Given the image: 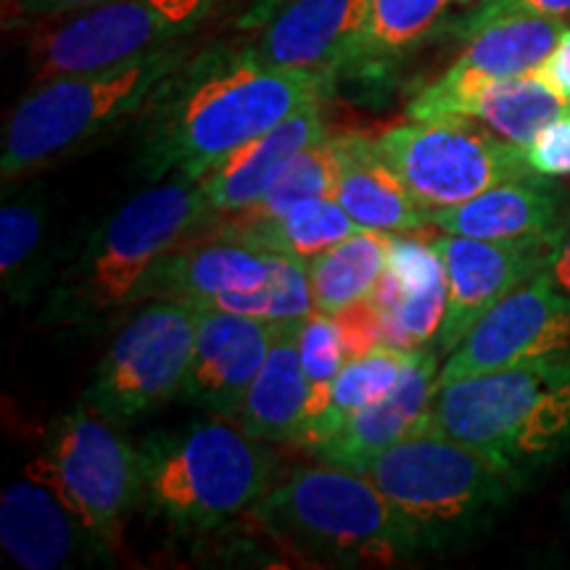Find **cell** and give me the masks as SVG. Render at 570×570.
Returning <instances> with one entry per match:
<instances>
[{"mask_svg":"<svg viewBox=\"0 0 570 570\" xmlns=\"http://www.w3.org/2000/svg\"><path fill=\"white\" fill-rule=\"evenodd\" d=\"M336 80L269 69L246 46L194 51L140 111L135 173L142 180H202L219 161L309 104L331 98Z\"/></svg>","mask_w":570,"mask_h":570,"instance_id":"1","label":"cell"},{"mask_svg":"<svg viewBox=\"0 0 570 570\" xmlns=\"http://www.w3.org/2000/svg\"><path fill=\"white\" fill-rule=\"evenodd\" d=\"M214 219L202 180L167 177L114 209L56 277L40 323L82 327L135 304L151 267Z\"/></svg>","mask_w":570,"mask_h":570,"instance_id":"2","label":"cell"},{"mask_svg":"<svg viewBox=\"0 0 570 570\" xmlns=\"http://www.w3.org/2000/svg\"><path fill=\"white\" fill-rule=\"evenodd\" d=\"M138 508L180 537H206L252 515L275 487L265 441L230 417L194 420L142 439Z\"/></svg>","mask_w":570,"mask_h":570,"instance_id":"3","label":"cell"},{"mask_svg":"<svg viewBox=\"0 0 570 570\" xmlns=\"http://www.w3.org/2000/svg\"><path fill=\"white\" fill-rule=\"evenodd\" d=\"M428 425L475 449L523 489L570 454V360L446 383Z\"/></svg>","mask_w":570,"mask_h":570,"instance_id":"4","label":"cell"},{"mask_svg":"<svg viewBox=\"0 0 570 570\" xmlns=\"http://www.w3.org/2000/svg\"><path fill=\"white\" fill-rule=\"evenodd\" d=\"M412 552H444L479 539L518 497L483 454L425 425L365 468Z\"/></svg>","mask_w":570,"mask_h":570,"instance_id":"5","label":"cell"},{"mask_svg":"<svg viewBox=\"0 0 570 570\" xmlns=\"http://www.w3.org/2000/svg\"><path fill=\"white\" fill-rule=\"evenodd\" d=\"M194 53L190 42L161 48L109 69L77 71L38 82L11 111L3 130L0 175L19 180L138 117L156 88Z\"/></svg>","mask_w":570,"mask_h":570,"instance_id":"6","label":"cell"},{"mask_svg":"<svg viewBox=\"0 0 570 570\" xmlns=\"http://www.w3.org/2000/svg\"><path fill=\"white\" fill-rule=\"evenodd\" d=\"M252 515L291 550L323 566L389 568L415 558L386 497L360 470H298L277 481Z\"/></svg>","mask_w":570,"mask_h":570,"instance_id":"7","label":"cell"},{"mask_svg":"<svg viewBox=\"0 0 570 570\" xmlns=\"http://www.w3.org/2000/svg\"><path fill=\"white\" fill-rule=\"evenodd\" d=\"M127 320L98 362L82 404L127 428L180 399L194 360L198 306L175 298H154Z\"/></svg>","mask_w":570,"mask_h":570,"instance_id":"8","label":"cell"},{"mask_svg":"<svg viewBox=\"0 0 570 570\" xmlns=\"http://www.w3.org/2000/svg\"><path fill=\"white\" fill-rule=\"evenodd\" d=\"M27 475L46 483L106 544L138 508L140 454L117 425L80 402L53 425Z\"/></svg>","mask_w":570,"mask_h":570,"instance_id":"9","label":"cell"},{"mask_svg":"<svg viewBox=\"0 0 570 570\" xmlns=\"http://www.w3.org/2000/svg\"><path fill=\"white\" fill-rule=\"evenodd\" d=\"M217 9L219 0H106L75 11L35 42V77L119 67L188 42Z\"/></svg>","mask_w":570,"mask_h":570,"instance_id":"10","label":"cell"},{"mask_svg":"<svg viewBox=\"0 0 570 570\" xmlns=\"http://www.w3.org/2000/svg\"><path fill=\"white\" fill-rule=\"evenodd\" d=\"M375 148L415 202L431 212L470 202L494 185L537 175L525 148L491 130H479L468 119L391 127L377 135Z\"/></svg>","mask_w":570,"mask_h":570,"instance_id":"11","label":"cell"},{"mask_svg":"<svg viewBox=\"0 0 570 570\" xmlns=\"http://www.w3.org/2000/svg\"><path fill=\"white\" fill-rule=\"evenodd\" d=\"M570 360V296L541 269L504 296L439 370V389L460 377Z\"/></svg>","mask_w":570,"mask_h":570,"instance_id":"12","label":"cell"},{"mask_svg":"<svg viewBox=\"0 0 570 570\" xmlns=\"http://www.w3.org/2000/svg\"><path fill=\"white\" fill-rule=\"evenodd\" d=\"M566 27V19L552 17H515L483 27L470 35L458 61L412 98L407 117L412 122H460L470 101L491 82L537 69Z\"/></svg>","mask_w":570,"mask_h":570,"instance_id":"13","label":"cell"},{"mask_svg":"<svg viewBox=\"0 0 570 570\" xmlns=\"http://www.w3.org/2000/svg\"><path fill=\"white\" fill-rule=\"evenodd\" d=\"M446 273V315L433 348L449 356L487 312L547 265L552 246L494 244L441 233L433 238Z\"/></svg>","mask_w":570,"mask_h":570,"instance_id":"14","label":"cell"},{"mask_svg":"<svg viewBox=\"0 0 570 570\" xmlns=\"http://www.w3.org/2000/svg\"><path fill=\"white\" fill-rule=\"evenodd\" d=\"M370 0H288L267 17L244 46L269 69L309 71L341 80L365 30Z\"/></svg>","mask_w":570,"mask_h":570,"instance_id":"15","label":"cell"},{"mask_svg":"<svg viewBox=\"0 0 570 570\" xmlns=\"http://www.w3.org/2000/svg\"><path fill=\"white\" fill-rule=\"evenodd\" d=\"M281 325L233 312L198 309L196 346L180 399L217 417H235L265 365Z\"/></svg>","mask_w":570,"mask_h":570,"instance_id":"16","label":"cell"},{"mask_svg":"<svg viewBox=\"0 0 570 570\" xmlns=\"http://www.w3.org/2000/svg\"><path fill=\"white\" fill-rule=\"evenodd\" d=\"M0 544L27 570L75 568L109 554V544L92 533L53 489L30 475L3 489Z\"/></svg>","mask_w":570,"mask_h":570,"instance_id":"17","label":"cell"},{"mask_svg":"<svg viewBox=\"0 0 570 570\" xmlns=\"http://www.w3.org/2000/svg\"><path fill=\"white\" fill-rule=\"evenodd\" d=\"M568 217L562 188L541 175L518 177L470 202L431 212L439 233L518 246H552Z\"/></svg>","mask_w":570,"mask_h":570,"instance_id":"18","label":"cell"},{"mask_svg":"<svg viewBox=\"0 0 570 570\" xmlns=\"http://www.w3.org/2000/svg\"><path fill=\"white\" fill-rule=\"evenodd\" d=\"M441 354L433 346L420 348L402 381L381 402L370 404L346 420L331 439L315 446V458L323 465L360 470L386 449L417 433L431 415L433 399L439 391Z\"/></svg>","mask_w":570,"mask_h":570,"instance_id":"19","label":"cell"},{"mask_svg":"<svg viewBox=\"0 0 570 570\" xmlns=\"http://www.w3.org/2000/svg\"><path fill=\"white\" fill-rule=\"evenodd\" d=\"M269 275L273 265L267 252L223 235L206 233L202 240L194 235L156 262L135 302L175 298L198 306L214 296L262 288Z\"/></svg>","mask_w":570,"mask_h":570,"instance_id":"20","label":"cell"},{"mask_svg":"<svg viewBox=\"0 0 570 570\" xmlns=\"http://www.w3.org/2000/svg\"><path fill=\"white\" fill-rule=\"evenodd\" d=\"M327 135L323 119V101L309 104L273 130L262 132L259 138L244 142L225 161H219L209 175L202 177V185L209 198L214 217H227L265 194V188L275 180V175L298 151Z\"/></svg>","mask_w":570,"mask_h":570,"instance_id":"21","label":"cell"},{"mask_svg":"<svg viewBox=\"0 0 570 570\" xmlns=\"http://www.w3.org/2000/svg\"><path fill=\"white\" fill-rule=\"evenodd\" d=\"M344 135V169L336 202L360 227L381 233H420L433 227L431 209L420 206L407 185L377 154L375 138L362 132Z\"/></svg>","mask_w":570,"mask_h":570,"instance_id":"22","label":"cell"},{"mask_svg":"<svg viewBox=\"0 0 570 570\" xmlns=\"http://www.w3.org/2000/svg\"><path fill=\"white\" fill-rule=\"evenodd\" d=\"M454 0H370L365 30L341 77L389 82L436 32H444Z\"/></svg>","mask_w":570,"mask_h":570,"instance_id":"23","label":"cell"},{"mask_svg":"<svg viewBox=\"0 0 570 570\" xmlns=\"http://www.w3.org/2000/svg\"><path fill=\"white\" fill-rule=\"evenodd\" d=\"M298 327L302 325H281L265 365L233 417L248 436L265 444L296 441L306 420L309 383L298 356Z\"/></svg>","mask_w":570,"mask_h":570,"instance_id":"24","label":"cell"},{"mask_svg":"<svg viewBox=\"0 0 570 570\" xmlns=\"http://www.w3.org/2000/svg\"><path fill=\"white\" fill-rule=\"evenodd\" d=\"M206 227H209V235H223V238L240 240V244L259 248V252L296 256L304 262L362 230L336 198H309V202L291 206L288 212L256 225Z\"/></svg>","mask_w":570,"mask_h":570,"instance_id":"25","label":"cell"},{"mask_svg":"<svg viewBox=\"0 0 570 570\" xmlns=\"http://www.w3.org/2000/svg\"><path fill=\"white\" fill-rule=\"evenodd\" d=\"M391 233L356 230L327 252L306 259L315 312L338 315L356 302H365L386 273Z\"/></svg>","mask_w":570,"mask_h":570,"instance_id":"26","label":"cell"},{"mask_svg":"<svg viewBox=\"0 0 570 570\" xmlns=\"http://www.w3.org/2000/svg\"><path fill=\"white\" fill-rule=\"evenodd\" d=\"M341 169H344V135L327 132L323 140L312 142L304 151H298L275 180L267 185L265 194L246 209L214 217L209 225L219 227H244L273 219L277 214L288 212L291 206L309 202V198H333L336 196Z\"/></svg>","mask_w":570,"mask_h":570,"instance_id":"27","label":"cell"},{"mask_svg":"<svg viewBox=\"0 0 570 570\" xmlns=\"http://www.w3.org/2000/svg\"><path fill=\"white\" fill-rule=\"evenodd\" d=\"M417 352H402V348L377 346L360 360L346 362L341 370L336 383H333L331 402L323 415L317 420L302 425L294 444L315 449L333 436L348 417L356 415L360 410L370 407V404L381 402L391 389L402 381L404 370L415 360Z\"/></svg>","mask_w":570,"mask_h":570,"instance_id":"28","label":"cell"},{"mask_svg":"<svg viewBox=\"0 0 570 570\" xmlns=\"http://www.w3.org/2000/svg\"><path fill=\"white\" fill-rule=\"evenodd\" d=\"M570 104L554 92L537 71L491 82L465 111L468 122H481L499 138L525 148L544 125L560 117Z\"/></svg>","mask_w":570,"mask_h":570,"instance_id":"29","label":"cell"},{"mask_svg":"<svg viewBox=\"0 0 570 570\" xmlns=\"http://www.w3.org/2000/svg\"><path fill=\"white\" fill-rule=\"evenodd\" d=\"M48 204L42 185H30L6 198L0 209V275L13 304H27L40 283V254L46 246Z\"/></svg>","mask_w":570,"mask_h":570,"instance_id":"30","label":"cell"},{"mask_svg":"<svg viewBox=\"0 0 570 570\" xmlns=\"http://www.w3.org/2000/svg\"><path fill=\"white\" fill-rule=\"evenodd\" d=\"M383 346L420 352L433 346L446 315V277L420 291H399V296L381 309Z\"/></svg>","mask_w":570,"mask_h":570,"instance_id":"31","label":"cell"},{"mask_svg":"<svg viewBox=\"0 0 570 570\" xmlns=\"http://www.w3.org/2000/svg\"><path fill=\"white\" fill-rule=\"evenodd\" d=\"M298 356H302L306 383H309V402H306L304 420V423H309V420H317L325 412L333 394V383H336L338 373L346 365L338 325L333 315L312 312L304 320L302 327H298Z\"/></svg>","mask_w":570,"mask_h":570,"instance_id":"32","label":"cell"},{"mask_svg":"<svg viewBox=\"0 0 570 570\" xmlns=\"http://www.w3.org/2000/svg\"><path fill=\"white\" fill-rule=\"evenodd\" d=\"M515 17H552L568 19L570 17V0H479L473 9L462 11L460 17L449 19L444 32L449 38L468 40L483 27L494 24L502 19Z\"/></svg>","mask_w":570,"mask_h":570,"instance_id":"33","label":"cell"},{"mask_svg":"<svg viewBox=\"0 0 570 570\" xmlns=\"http://www.w3.org/2000/svg\"><path fill=\"white\" fill-rule=\"evenodd\" d=\"M529 167L541 177L560 180L570 175V106L525 146Z\"/></svg>","mask_w":570,"mask_h":570,"instance_id":"34","label":"cell"},{"mask_svg":"<svg viewBox=\"0 0 570 570\" xmlns=\"http://www.w3.org/2000/svg\"><path fill=\"white\" fill-rule=\"evenodd\" d=\"M333 320H336L338 325V336L341 346H344L346 362L360 360V356L383 346V315L373 304V298L346 306L338 315H333Z\"/></svg>","mask_w":570,"mask_h":570,"instance_id":"35","label":"cell"},{"mask_svg":"<svg viewBox=\"0 0 570 570\" xmlns=\"http://www.w3.org/2000/svg\"><path fill=\"white\" fill-rule=\"evenodd\" d=\"M98 3H106V0H3V21L6 27L32 24V21L59 19Z\"/></svg>","mask_w":570,"mask_h":570,"instance_id":"36","label":"cell"},{"mask_svg":"<svg viewBox=\"0 0 570 570\" xmlns=\"http://www.w3.org/2000/svg\"><path fill=\"white\" fill-rule=\"evenodd\" d=\"M533 71L558 92L562 101L570 104V27L562 30L550 56H547Z\"/></svg>","mask_w":570,"mask_h":570,"instance_id":"37","label":"cell"},{"mask_svg":"<svg viewBox=\"0 0 570 570\" xmlns=\"http://www.w3.org/2000/svg\"><path fill=\"white\" fill-rule=\"evenodd\" d=\"M544 273L552 277V283L558 285L560 291H566L570 296V217L566 227H562V233L558 235V240H554L550 248Z\"/></svg>","mask_w":570,"mask_h":570,"instance_id":"38","label":"cell"},{"mask_svg":"<svg viewBox=\"0 0 570 570\" xmlns=\"http://www.w3.org/2000/svg\"><path fill=\"white\" fill-rule=\"evenodd\" d=\"M283 3H288V0H252V6H248V13L244 17V21H240V27H244V30H254V27H259L267 17H273Z\"/></svg>","mask_w":570,"mask_h":570,"instance_id":"39","label":"cell"},{"mask_svg":"<svg viewBox=\"0 0 570 570\" xmlns=\"http://www.w3.org/2000/svg\"><path fill=\"white\" fill-rule=\"evenodd\" d=\"M475 3H479V0H454V9H460V11H468V9H473Z\"/></svg>","mask_w":570,"mask_h":570,"instance_id":"40","label":"cell"},{"mask_svg":"<svg viewBox=\"0 0 570 570\" xmlns=\"http://www.w3.org/2000/svg\"><path fill=\"white\" fill-rule=\"evenodd\" d=\"M566 512H568V520H570V491H568V497H566Z\"/></svg>","mask_w":570,"mask_h":570,"instance_id":"41","label":"cell"}]
</instances>
